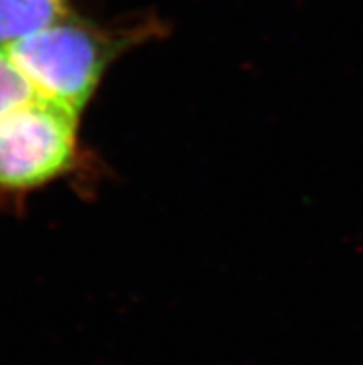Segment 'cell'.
I'll list each match as a JSON object with an SVG mask.
<instances>
[{"mask_svg":"<svg viewBox=\"0 0 363 365\" xmlns=\"http://www.w3.org/2000/svg\"><path fill=\"white\" fill-rule=\"evenodd\" d=\"M161 28L154 17L104 26L74 14L4 48L37 97L83 115L111 67Z\"/></svg>","mask_w":363,"mask_h":365,"instance_id":"1","label":"cell"},{"mask_svg":"<svg viewBox=\"0 0 363 365\" xmlns=\"http://www.w3.org/2000/svg\"><path fill=\"white\" fill-rule=\"evenodd\" d=\"M82 115L34 97L0 117V197H23L86 165Z\"/></svg>","mask_w":363,"mask_h":365,"instance_id":"2","label":"cell"},{"mask_svg":"<svg viewBox=\"0 0 363 365\" xmlns=\"http://www.w3.org/2000/svg\"><path fill=\"white\" fill-rule=\"evenodd\" d=\"M71 0H0V46H9L74 15Z\"/></svg>","mask_w":363,"mask_h":365,"instance_id":"3","label":"cell"},{"mask_svg":"<svg viewBox=\"0 0 363 365\" xmlns=\"http://www.w3.org/2000/svg\"><path fill=\"white\" fill-rule=\"evenodd\" d=\"M37 97L30 83L9 58L8 51L0 46V117Z\"/></svg>","mask_w":363,"mask_h":365,"instance_id":"4","label":"cell"}]
</instances>
